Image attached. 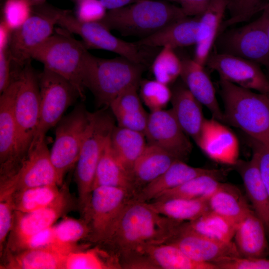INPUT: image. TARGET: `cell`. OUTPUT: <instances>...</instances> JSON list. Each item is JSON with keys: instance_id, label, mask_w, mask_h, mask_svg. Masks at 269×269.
<instances>
[{"instance_id": "obj_1", "label": "cell", "mask_w": 269, "mask_h": 269, "mask_svg": "<svg viewBox=\"0 0 269 269\" xmlns=\"http://www.w3.org/2000/svg\"><path fill=\"white\" fill-rule=\"evenodd\" d=\"M184 222L157 212L148 202L132 198L105 246L120 259L122 268L140 258L149 246L167 243Z\"/></svg>"}, {"instance_id": "obj_2", "label": "cell", "mask_w": 269, "mask_h": 269, "mask_svg": "<svg viewBox=\"0 0 269 269\" xmlns=\"http://www.w3.org/2000/svg\"><path fill=\"white\" fill-rule=\"evenodd\" d=\"M219 84L224 106V123L269 147V95L220 79Z\"/></svg>"}, {"instance_id": "obj_3", "label": "cell", "mask_w": 269, "mask_h": 269, "mask_svg": "<svg viewBox=\"0 0 269 269\" xmlns=\"http://www.w3.org/2000/svg\"><path fill=\"white\" fill-rule=\"evenodd\" d=\"M53 34L32 53L34 59L67 80L78 96L85 98L84 78L91 55L84 43L74 38L63 28H56Z\"/></svg>"}, {"instance_id": "obj_4", "label": "cell", "mask_w": 269, "mask_h": 269, "mask_svg": "<svg viewBox=\"0 0 269 269\" xmlns=\"http://www.w3.org/2000/svg\"><path fill=\"white\" fill-rule=\"evenodd\" d=\"M187 16L166 0H139L121 8L108 10L99 22L124 36L147 37Z\"/></svg>"}, {"instance_id": "obj_5", "label": "cell", "mask_w": 269, "mask_h": 269, "mask_svg": "<svg viewBox=\"0 0 269 269\" xmlns=\"http://www.w3.org/2000/svg\"><path fill=\"white\" fill-rule=\"evenodd\" d=\"M144 66L120 56L105 59L91 54L84 78L85 88L99 105L110 106L124 90L138 85Z\"/></svg>"}, {"instance_id": "obj_6", "label": "cell", "mask_w": 269, "mask_h": 269, "mask_svg": "<svg viewBox=\"0 0 269 269\" xmlns=\"http://www.w3.org/2000/svg\"><path fill=\"white\" fill-rule=\"evenodd\" d=\"M115 126L111 118L98 112L91 113L90 123L76 164L75 180L78 208L82 216L86 212L93 189L96 171L107 138Z\"/></svg>"}, {"instance_id": "obj_7", "label": "cell", "mask_w": 269, "mask_h": 269, "mask_svg": "<svg viewBox=\"0 0 269 269\" xmlns=\"http://www.w3.org/2000/svg\"><path fill=\"white\" fill-rule=\"evenodd\" d=\"M30 62L19 71V85L14 105L16 126L15 160L17 168L28 153L39 121L38 77Z\"/></svg>"}, {"instance_id": "obj_8", "label": "cell", "mask_w": 269, "mask_h": 269, "mask_svg": "<svg viewBox=\"0 0 269 269\" xmlns=\"http://www.w3.org/2000/svg\"><path fill=\"white\" fill-rule=\"evenodd\" d=\"M64 11L45 3L32 6L28 18L11 34L8 50L14 67L21 68L30 61L32 52L53 34Z\"/></svg>"}, {"instance_id": "obj_9", "label": "cell", "mask_w": 269, "mask_h": 269, "mask_svg": "<svg viewBox=\"0 0 269 269\" xmlns=\"http://www.w3.org/2000/svg\"><path fill=\"white\" fill-rule=\"evenodd\" d=\"M133 197V194L123 188H94L89 207L82 217L90 229L88 240L97 244H105L112 235L126 205Z\"/></svg>"}, {"instance_id": "obj_10", "label": "cell", "mask_w": 269, "mask_h": 269, "mask_svg": "<svg viewBox=\"0 0 269 269\" xmlns=\"http://www.w3.org/2000/svg\"><path fill=\"white\" fill-rule=\"evenodd\" d=\"M91 113L80 105L62 118L56 126L55 137L50 150L59 185L65 175L76 165L86 135Z\"/></svg>"}, {"instance_id": "obj_11", "label": "cell", "mask_w": 269, "mask_h": 269, "mask_svg": "<svg viewBox=\"0 0 269 269\" xmlns=\"http://www.w3.org/2000/svg\"><path fill=\"white\" fill-rule=\"evenodd\" d=\"M262 11L261 15L254 21L220 33L218 52L257 63L264 66L269 74V17L264 8Z\"/></svg>"}, {"instance_id": "obj_12", "label": "cell", "mask_w": 269, "mask_h": 269, "mask_svg": "<svg viewBox=\"0 0 269 269\" xmlns=\"http://www.w3.org/2000/svg\"><path fill=\"white\" fill-rule=\"evenodd\" d=\"M38 77L40 116L30 148L45 139L47 132L57 125L67 108L79 97L75 89L67 80L52 71L44 68Z\"/></svg>"}, {"instance_id": "obj_13", "label": "cell", "mask_w": 269, "mask_h": 269, "mask_svg": "<svg viewBox=\"0 0 269 269\" xmlns=\"http://www.w3.org/2000/svg\"><path fill=\"white\" fill-rule=\"evenodd\" d=\"M71 33L81 37L87 48L113 52L132 62L144 66L147 60L142 48L134 42L118 38L99 22H84L79 20L70 11L65 10L58 23Z\"/></svg>"}, {"instance_id": "obj_14", "label": "cell", "mask_w": 269, "mask_h": 269, "mask_svg": "<svg viewBox=\"0 0 269 269\" xmlns=\"http://www.w3.org/2000/svg\"><path fill=\"white\" fill-rule=\"evenodd\" d=\"M57 185L59 182L45 139L31 148L16 171L0 179V191H16Z\"/></svg>"}, {"instance_id": "obj_15", "label": "cell", "mask_w": 269, "mask_h": 269, "mask_svg": "<svg viewBox=\"0 0 269 269\" xmlns=\"http://www.w3.org/2000/svg\"><path fill=\"white\" fill-rule=\"evenodd\" d=\"M206 65L217 72L220 79L269 95V78L257 63L233 55L216 52L210 54Z\"/></svg>"}, {"instance_id": "obj_16", "label": "cell", "mask_w": 269, "mask_h": 269, "mask_svg": "<svg viewBox=\"0 0 269 269\" xmlns=\"http://www.w3.org/2000/svg\"><path fill=\"white\" fill-rule=\"evenodd\" d=\"M144 134L148 143L158 146L178 159L186 161L192 145L171 109L151 112Z\"/></svg>"}, {"instance_id": "obj_17", "label": "cell", "mask_w": 269, "mask_h": 269, "mask_svg": "<svg viewBox=\"0 0 269 269\" xmlns=\"http://www.w3.org/2000/svg\"><path fill=\"white\" fill-rule=\"evenodd\" d=\"M173 244L194 261L214 263L228 257H241L234 242L214 239L193 230L183 222L175 235L167 243Z\"/></svg>"}, {"instance_id": "obj_18", "label": "cell", "mask_w": 269, "mask_h": 269, "mask_svg": "<svg viewBox=\"0 0 269 269\" xmlns=\"http://www.w3.org/2000/svg\"><path fill=\"white\" fill-rule=\"evenodd\" d=\"M18 72L12 74L10 83L0 93V177L8 176L17 169L15 160L16 126L14 105L19 85Z\"/></svg>"}, {"instance_id": "obj_19", "label": "cell", "mask_w": 269, "mask_h": 269, "mask_svg": "<svg viewBox=\"0 0 269 269\" xmlns=\"http://www.w3.org/2000/svg\"><path fill=\"white\" fill-rule=\"evenodd\" d=\"M66 186L51 205L34 211L22 213L15 211L13 227L8 241L25 237L51 227L58 219L74 207V202Z\"/></svg>"}, {"instance_id": "obj_20", "label": "cell", "mask_w": 269, "mask_h": 269, "mask_svg": "<svg viewBox=\"0 0 269 269\" xmlns=\"http://www.w3.org/2000/svg\"><path fill=\"white\" fill-rule=\"evenodd\" d=\"M198 146L210 159L234 165L239 160V142L236 135L222 122L205 119Z\"/></svg>"}, {"instance_id": "obj_21", "label": "cell", "mask_w": 269, "mask_h": 269, "mask_svg": "<svg viewBox=\"0 0 269 269\" xmlns=\"http://www.w3.org/2000/svg\"><path fill=\"white\" fill-rule=\"evenodd\" d=\"M204 175L221 178L225 175V171L195 167L188 165L184 161L177 160L159 177L144 186L133 198L139 201L149 202L163 192L192 178Z\"/></svg>"}, {"instance_id": "obj_22", "label": "cell", "mask_w": 269, "mask_h": 269, "mask_svg": "<svg viewBox=\"0 0 269 269\" xmlns=\"http://www.w3.org/2000/svg\"><path fill=\"white\" fill-rule=\"evenodd\" d=\"M180 77L191 93L211 112L213 118L224 123V115L216 96L215 89L204 66L193 59H181Z\"/></svg>"}, {"instance_id": "obj_23", "label": "cell", "mask_w": 269, "mask_h": 269, "mask_svg": "<svg viewBox=\"0 0 269 269\" xmlns=\"http://www.w3.org/2000/svg\"><path fill=\"white\" fill-rule=\"evenodd\" d=\"M177 160H180L165 149L147 143L130 172L134 196Z\"/></svg>"}, {"instance_id": "obj_24", "label": "cell", "mask_w": 269, "mask_h": 269, "mask_svg": "<svg viewBox=\"0 0 269 269\" xmlns=\"http://www.w3.org/2000/svg\"><path fill=\"white\" fill-rule=\"evenodd\" d=\"M229 0H210L199 16L197 39L193 59L204 66L220 33Z\"/></svg>"}, {"instance_id": "obj_25", "label": "cell", "mask_w": 269, "mask_h": 269, "mask_svg": "<svg viewBox=\"0 0 269 269\" xmlns=\"http://www.w3.org/2000/svg\"><path fill=\"white\" fill-rule=\"evenodd\" d=\"M243 181L254 211L269 232V195L262 179L256 156L250 160L239 159L233 165Z\"/></svg>"}, {"instance_id": "obj_26", "label": "cell", "mask_w": 269, "mask_h": 269, "mask_svg": "<svg viewBox=\"0 0 269 269\" xmlns=\"http://www.w3.org/2000/svg\"><path fill=\"white\" fill-rule=\"evenodd\" d=\"M172 91L171 108L184 132L197 143L205 118L202 104L191 93L182 81Z\"/></svg>"}, {"instance_id": "obj_27", "label": "cell", "mask_w": 269, "mask_h": 269, "mask_svg": "<svg viewBox=\"0 0 269 269\" xmlns=\"http://www.w3.org/2000/svg\"><path fill=\"white\" fill-rule=\"evenodd\" d=\"M199 16L185 17L135 42L147 47L169 46L173 49L195 45Z\"/></svg>"}, {"instance_id": "obj_28", "label": "cell", "mask_w": 269, "mask_h": 269, "mask_svg": "<svg viewBox=\"0 0 269 269\" xmlns=\"http://www.w3.org/2000/svg\"><path fill=\"white\" fill-rule=\"evenodd\" d=\"M266 231L254 210L238 223L234 238L241 257L265 258L269 253Z\"/></svg>"}, {"instance_id": "obj_29", "label": "cell", "mask_w": 269, "mask_h": 269, "mask_svg": "<svg viewBox=\"0 0 269 269\" xmlns=\"http://www.w3.org/2000/svg\"><path fill=\"white\" fill-rule=\"evenodd\" d=\"M67 255L53 248L31 249L7 253L0 269H65Z\"/></svg>"}, {"instance_id": "obj_30", "label": "cell", "mask_w": 269, "mask_h": 269, "mask_svg": "<svg viewBox=\"0 0 269 269\" xmlns=\"http://www.w3.org/2000/svg\"><path fill=\"white\" fill-rule=\"evenodd\" d=\"M143 256L152 269H218L212 263L193 260L171 244L149 246L145 250Z\"/></svg>"}, {"instance_id": "obj_31", "label": "cell", "mask_w": 269, "mask_h": 269, "mask_svg": "<svg viewBox=\"0 0 269 269\" xmlns=\"http://www.w3.org/2000/svg\"><path fill=\"white\" fill-rule=\"evenodd\" d=\"M111 134L106 140L100 155L93 189L99 186L121 187L129 190L133 194L130 173L118 159L112 149Z\"/></svg>"}, {"instance_id": "obj_32", "label": "cell", "mask_w": 269, "mask_h": 269, "mask_svg": "<svg viewBox=\"0 0 269 269\" xmlns=\"http://www.w3.org/2000/svg\"><path fill=\"white\" fill-rule=\"evenodd\" d=\"M144 133L114 127L111 134L112 149L118 159L130 173L147 143Z\"/></svg>"}, {"instance_id": "obj_33", "label": "cell", "mask_w": 269, "mask_h": 269, "mask_svg": "<svg viewBox=\"0 0 269 269\" xmlns=\"http://www.w3.org/2000/svg\"><path fill=\"white\" fill-rule=\"evenodd\" d=\"M208 204L210 210L239 223L252 210L235 186L222 183L210 196Z\"/></svg>"}, {"instance_id": "obj_34", "label": "cell", "mask_w": 269, "mask_h": 269, "mask_svg": "<svg viewBox=\"0 0 269 269\" xmlns=\"http://www.w3.org/2000/svg\"><path fill=\"white\" fill-rule=\"evenodd\" d=\"M210 197L171 198L148 203L157 212L165 217L179 221L190 222L210 210L208 204Z\"/></svg>"}, {"instance_id": "obj_35", "label": "cell", "mask_w": 269, "mask_h": 269, "mask_svg": "<svg viewBox=\"0 0 269 269\" xmlns=\"http://www.w3.org/2000/svg\"><path fill=\"white\" fill-rule=\"evenodd\" d=\"M93 248L69 253L66 257L65 269H123L119 256L100 244Z\"/></svg>"}, {"instance_id": "obj_36", "label": "cell", "mask_w": 269, "mask_h": 269, "mask_svg": "<svg viewBox=\"0 0 269 269\" xmlns=\"http://www.w3.org/2000/svg\"><path fill=\"white\" fill-rule=\"evenodd\" d=\"M54 237V247L68 255L76 251V244L80 240L89 239L90 229L82 218L76 219L64 217L61 221L52 226Z\"/></svg>"}, {"instance_id": "obj_37", "label": "cell", "mask_w": 269, "mask_h": 269, "mask_svg": "<svg viewBox=\"0 0 269 269\" xmlns=\"http://www.w3.org/2000/svg\"><path fill=\"white\" fill-rule=\"evenodd\" d=\"M58 186L45 185L15 191L12 195L15 211L28 213L51 205L61 193L62 188Z\"/></svg>"}, {"instance_id": "obj_38", "label": "cell", "mask_w": 269, "mask_h": 269, "mask_svg": "<svg viewBox=\"0 0 269 269\" xmlns=\"http://www.w3.org/2000/svg\"><path fill=\"white\" fill-rule=\"evenodd\" d=\"M195 231L218 240L231 242L238 223L211 210L198 218L187 222Z\"/></svg>"}, {"instance_id": "obj_39", "label": "cell", "mask_w": 269, "mask_h": 269, "mask_svg": "<svg viewBox=\"0 0 269 269\" xmlns=\"http://www.w3.org/2000/svg\"><path fill=\"white\" fill-rule=\"evenodd\" d=\"M220 179L210 175L199 176L163 192L152 201L171 198L194 199L210 196L221 185L222 182H220Z\"/></svg>"}, {"instance_id": "obj_40", "label": "cell", "mask_w": 269, "mask_h": 269, "mask_svg": "<svg viewBox=\"0 0 269 269\" xmlns=\"http://www.w3.org/2000/svg\"><path fill=\"white\" fill-rule=\"evenodd\" d=\"M151 68L155 79L168 85L180 77L181 60L174 49L164 46L155 57Z\"/></svg>"}, {"instance_id": "obj_41", "label": "cell", "mask_w": 269, "mask_h": 269, "mask_svg": "<svg viewBox=\"0 0 269 269\" xmlns=\"http://www.w3.org/2000/svg\"><path fill=\"white\" fill-rule=\"evenodd\" d=\"M140 97L151 112L163 109L171 101L172 91L167 85L157 80L140 81Z\"/></svg>"}, {"instance_id": "obj_42", "label": "cell", "mask_w": 269, "mask_h": 269, "mask_svg": "<svg viewBox=\"0 0 269 269\" xmlns=\"http://www.w3.org/2000/svg\"><path fill=\"white\" fill-rule=\"evenodd\" d=\"M264 0H229L227 8L230 17L223 21L220 32L228 26L249 20L260 10H262Z\"/></svg>"}, {"instance_id": "obj_43", "label": "cell", "mask_w": 269, "mask_h": 269, "mask_svg": "<svg viewBox=\"0 0 269 269\" xmlns=\"http://www.w3.org/2000/svg\"><path fill=\"white\" fill-rule=\"evenodd\" d=\"M138 85H133L122 91L110 104L114 115H132L145 110L137 93Z\"/></svg>"}, {"instance_id": "obj_44", "label": "cell", "mask_w": 269, "mask_h": 269, "mask_svg": "<svg viewBox=\"0 0 269 269\" xmlns=\"http://www.w3.org/2000/svg\"><path fill=\"white\" fill-rule=\"evenodd\" d=\"M31 11L32 6L26 0H5L2 20L13 31L26 21Z\"/></svg>"}, {"instance_id": "obj_45", "label": "cell", "mask_w": 269, "mask_h": 269, "mask_svg": "<svg viewBox=\"0 0 269 269\" xmlns=\"http://www.w3.org/2000/svg\"><path fill=\"white\" fill-rule=\"evenodd\" d=\"M13 193H0V250L2 254L7 236L11 232L13 222L15 210L13 203Z\"/></svg>"}, {"instance_id": "obj_46", "label": "cell", "mask_w": 269, "mask_h": 269, "mask_svg": "<svg viewBox=\"0 0 269 269\" xmlns=\"http://www.w3.org/2000/svg\"><path fill=\"white\" fill-rule=\"evenodd\" d=\"M213 264L218 269H269V259L265 258L228 257Z\"/></svg>"}, {"instance_id": "obj_47", "label": "cell", "mask_w": 269, "mask_h": 269, "mask_svg": "<svg viewBox=\"0 0 269 269\" xmlns=\"http://www.w3.org/2000/svg\"><path fill=\"white\" fill-rule=\"evenodd\" d=\"M106 9L100 0H82L77 2L75 16L84 22H99L106 15Z\"/></svg>"}, {"instance_id": "obj_48", "label": "cell", "mask_w": 269, "mask_h": 269, "mask_svg": "<svg viewBox=\"0 0 269 269\" xmlns=\"http://www.w3.org/2000/svg\"><path fill=\"white\" fill-rule=\"evenodd\" d=\"M248 142L257 157L261 175L269 195V147L249 137Z\"/></svg>"}, {"instance_id": "obj_49", "label": "cell", "mask_w": 269, "mask_h": 269, "mask_svg": "<svg viewBox=\"0 0 269 269\" xmlns=\"http://www.w3.org/2000/svg\"><path fill=\"white\" fill-rule=\"evenodd\" d=\"M12 60L8 47L0 49V92L2 93L11 81Z\"/></svg>"}, {"instance_id": "obj_50", "label": "cell", "mask_w": 269, "mask_h": 269, "mask_svg": "<svg viewBox=\"0 0 269 269\" xmlns=\"http://www.w3.org/2000/svg\"><path fill=\"white\" fill-rule=\"evenodd\" d=\"M174 2L187 16H200L204 11L210 0H165Z\"/></svg>"}, {"instance_id": "obj_51", "label": "cell", "mask_w": 269, "mask_h": 269, "mask_svg": "<svg viewBox=\"0 0 269 269\" xmlns=\"http://www.w3.org/2000/svg\"><path fill=\"white\" fill-rule=\"evenodd\" d=\"M107 9L113 10L122 8L139 0H100Z\"/></svg>"}, {"instance_id": "obj_52", "label": "cell", "mask_w": 269, "mask_h": 269, "mask_svg": "<svg viewBox=\"0 0 269 269\" xmlns=\"http://www.w3.org/2000/svg\"><path fill=\"white\" fill-rule=\"evenodd\" d=\"M12 31L1 20L0 24V49L8 47Z\"/></svg>"}, {"instance_id": "obj_53", "label": "cell", "mask_w": 269, "mask_h": 269, "mask_svg": "<svg viewBox=\"0 0 269 269\" xmlns=\"http://www.w3.org/2000/svg\"><path fill=\"white\" fill-rule=\"evenodd\" d=\"M31 6H36L44 3L46 0H26Z\"/></svg>"}, {"instance_id": "obj_54", "label": "cell", "mask_w": 269, "mask_h": 269, "mask_svg": "<svg viewBox=\"0 0 269 269\" xmlns=\"http://www.w3.org/2000/svg\"><path fill=\"white\" fill-rule=\"evenodd\" d=\"M267 11L269 17V25H268V36L269 39V0L266 2L264 5V7Z\"/></svg>"}, {"instance_id": "obj_55", "label": "cell", "mask_w": 269, "mask_h": 269, "mask_svg": "<svg viewBox=\"0 0 269 269\" xmlns=\"http://www.w3.org/2000/svg\"><path fill=\"white\" fill-rule=\"evenodd\" d=\"M74 0V1H76L77 2H79V1H81L82 0Z\"/></svg>"}, {"instance_id": "obj_56", "label": "cell", "mask_w": 269, "mask_h": 269, "mask_svg": "<svg viewBox=\"0 0 269 269\" xmlns=\"http://www.w3.org/2000/svg\"></svg>"}]
</instances>
